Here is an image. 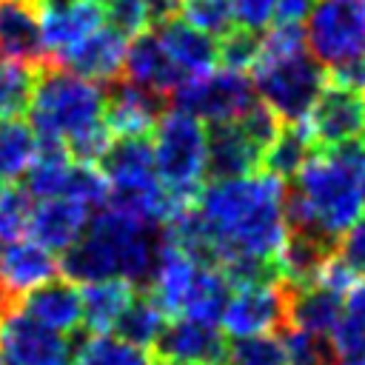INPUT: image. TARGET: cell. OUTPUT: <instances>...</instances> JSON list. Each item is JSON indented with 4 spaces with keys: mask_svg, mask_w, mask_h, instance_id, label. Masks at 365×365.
<instances>
[{
    "mask_svg": "<svg viewBox=\"0 0 365 365\" xmlns=\"http://www.w3.org/2000/svg\"><path fill=\"white\" fill-rule=\"evenodd\" d=\"M285 194L288 182L265 168L205 182L194 208L211 237L214 262L220 265L231 254L274 259L288 234Z\"/></svg>",
    "mask_w": 365,
    "mask_h": 365,
    "instance_id": "1",
    "label": "cell"
},
{
    "mask_svg": "<svg viewBox=\"0 0 365 365\" xmlns=\"http://www.w3.org/2000/svg\"><path fill=\"white\" fill-rule=\"evenodd\" d=\"M365 171V143L348 140L334 148H317L288 182L285 220L288 228L317 231L339 242V237L362 217L359 174Z\"/></svg>",
    "mask_w": 365,
    "mask_h": 365,
    "instance_id": "2",
    "label": "cell"
},
{
    "mask_svg": "<svg viewBox=\"0 0 365 365\" xmlns=\"http://www.w3.org/2000/svg\"><path fill=\"white\" fill-rule=\"evenodd\" d=\"M160 245V228L143 225L114 205L97 208L86 234L60 257V274L74 285L100 279H128L148 285Z\"/></svg>",
    "mask_w": 365,
    "mask_h": 365,
    "instance_id": "3",
    "label": "cell"
},
{
    "mask_svg": "<svg viewBox=\"0 0 365 365\" xmlns=\"http://www.w3.org/2000/svg\"><path fill=\"white\" fill-rule=\"evenodd\" d=\"M108 91L100 83H91L60 63L48 60L40 66L37 88L29 106V123L37 137L68 140L83 128L100 123L106 117Z\"/></svg>",
    "mask_w": 365,
    "mask_h": 365,
    "instance_id": "4",
    "label": "cell"
},
{
    "mask_svg": "<svg viewBox=\"0 0 365 365\" xmlns=\"http://www.w3.org/2000/svg\"><path fill=\"white\" fill-rule=\"evenodd\" d=\"M151 148L163 188L177 202H194L205 185V123L180 108H165L151 131Z\"/></svg>",
    "mask_w": 365,
    "mask_h": 365,
    "instance_id": "5",
    "label": "cell"
},
{
    "mask_svg": "<svg viewBox=\"0 0 365 365\" xmlns=\"http://www.w3.org/2000/svg\"><path fill=\"white\" fill-rule=\"evenodd\" d=\"M251 83L257 97L285 123L305 120L322 86L328 83L325 66L305 48L271 54L259 51V60L251 68Z\"/></svg>",
    "mask_w": 365,
    "mask_h": 365,
    "instance_id": "6",
    "label": "cell"
},
{
    "mask_svg": "<svg viewBox=\"0 0 365 365\" xmlns=\"http://www.w3.org/2000/svg\"><path fill=\"white\" fill-rule=\"evenodd\" d=\"M171 108H180L185 114H194L202 123H234L240 120L254 103H257V91L251 77H245V71H234V68H220V71H208L200 77H188L182 80L174 94L168 97Z\"/></svg>",
    "mask_w": 365,
    "mask_h": 365,
    "instance_id": "7",
    "label": "cell"
},
{
    "mask_svg": "<svg viewBox=\"0 0 365 365\" xmlns=\"http://www.w3.org/2000/svg\"><path fill=\"white\" fill-rule=\"evenodd\" d=\"M308 51L334 68L365 54V0H317L305 20Z\"/></svg>",
    "mask_w": 365,
    "mask_h": 365,
    "instance_id": "8",
    "label": "cell"
},
{
    "mask_svg": "<svg viewBox=\"0 0 365 365\" xmlns=\"http://www.w3.org/2000/svg\"><path fill=\"white\" fill-rule=\"evenodd\" d=\"M71 334H60L23 308L11 305L0 317V365H71Z\"/></svg>",
    "mask_w": 365,
    "mask_h": 365,
    "instance_id": "9",
    "label": "cell"
},
{
    "mask_svg": "<svg viewBox=\"0 0 365 365\" xmlns=\"http://www.w3.org/2000/svg\"><path fill=\"white\" fill-rule=\"evenodd\" d=\"M288 319V285L265 282V285H245L234 288L231 299L222 311V331L225 336H257L279 331Z\"/></svg>",
    "mask_w": 365,
    "mask_h": 365,
    "instance_id": "10",
    "label": "cell"
},
{
    "mask_svg": "<svg viewBox=\"0 0 365 365\" xmlns=\"http://www.w3.org/2000/svg\"><path fill=\"white\" fill-rule=\"evenodd\" d=\"M305 125L317 148H334L348 140H359L365 128V94L328 80L305 114Z\"/></svg>",
    "mask_w": 365,
    "mask_h": 365,
    "instance_id": "11",
    "label": "cell"
},
{
    "mask_svg": "<svg viewBox=\"0 0 365 365\" xmlns=\"http://www.w3.org/2000/svg\"><path fill=\"white\" fill-rule=\"evenodd\" d=\"M228 348L231 342L222 328L191 317H174L165 322L154 345L157 356L182 365H228Z\"/></svg>",
    "mask_w": 365,
    "mask_h": 365,
    "instance_id": "12",
    "label": "cell"
},
{
    "mask_svg": "<svg viewBox=\"0 0 365 365\" xmlns=\"http://www.w3.org/2000/svg\"><path fill=\"white\" fill-rule=\"evenodd\" d=\"M125 51H128V37L123 31H117L114 26H97L80 43H74L71 48L57 54L54 63H60L63 68H68L91 83L111 86V83L123 80Z\"/></svg>",
    "mask_w": 365,
    "mask_h": 365,
    "instance_id": "13",
    "label": "cell"
},
{
    "mask_svg": "<svg viewBox=\"0 0 365 365\" xmlns=\"http://www.w3.org/2000/svg\"><path fill=\"white\" fill-rule=\"evenodd\" d=\"M168 97L140 88L128 80H117L108 86L106 100V125L114 137H148L163 117Z\"/></svg>",
    "mask_w": 365,
    "mask_h": 365,
    "instance_id": "14",
    "label": "cell"
},
{
    "mask_svg": "<svg viewBox=\"0 0 365 365\" xmlns=\"http://www.w3.org/2000/svg\"><path fill=\"white\" fill-rule=\"evenodd\" d=\"M0 60L48 63L37 0H0Z\"/></svg>",
    "mask_w": 365,
    "mask_h": 365,
    "instance_id": "15",
    "label": "cell"
},
{
    "mask_svg": "<svg viewBox=\"0 0 365 365\" xmlns=\"http://www.w3.org/2000/svg\"><path fill=\"white\" fill-rule=\"evenodd\" d=\"M60 274V259L54 251L37 240H17L0 251V285L17 302L23 294L40 288Z\"/></svg>",
    "mask_w": 365,
    "mask_h": 365,
    "instance_id": "16",
    "label": "cell"
},
{
    "mask_svg": "<svg viewBox=\"0 0 365 365\" xmlns=\"http://www.w3.org/2000/svg\"><path fill=\"white\" fill-rule=\"evenodd\" d=\"M123 80L157 91L163 97H171L174 88L185 80L182 71L174 66V60L168 57L163 40L157 31H140L128 40V51H125V68H123Z\"/></svg>",
    "mask_w": 365,
    "mask_h": 365,
    "instance_id": "17",
    "label": "cell"
},
{
    "mask_svg": "<svg viewBox=\"0 0 365 365\" xmlns=\"http://www.w3.org/2000/svg\"><path fill=\"white\" fill-rule=\"evenodd\" d=\"M208 134V154H205V177L225 180L242 177L262 168V148L240 128V123H211Z\"/></svg>",
    "mask_w": 365,
    "mask_h": 365,
    "instance_id": "18",
    "label": "cell"
},
{
    "mask_svg": "<svg viewBox=\"0 0 365 365\" xmlns=\"http://www.w3.org/2000/svg\"><path fill=\"white\" fill-rule=\"evenodd\" d=\"M91 222V208L71 200V197H48L34 205L31 217V240L46 245L54 254L68 251L88 228Z\"/></svg>",
    "mask_w": 365,
    "mask_h": 365,
    "instance_id": "19",
    "label": "cell"
},
{
    "mask_svg": "<svg viewBox=\"0 0 365 365\" xmlns=\"http://www.w3.org/2000/svg\"><path fill=\"white\" fill-rule=\"evenodd\" d=\"M336 254V240L317 234V231H302V228H288L279 251H277V268L279 279L288 285H311L319 279L325 262Z\"/></svg>",
    "mask_w": 365,
    "mask_h": 365,
    "instance_id": "20",
    "label": "cell"
},
{
    "mask_svg": "<svg viewBox=\"0 0 365 365\" xmlns=\"http://www.w3.org/2000/svg\"><path fill=\"white\" fill-rule=\"evenodd\" d=\"M342 314H345V294H339L328 285H319V282L288 285V319H285V325L331 339Z\"/></svg>",
    "mask_w": 365,
    "mask_h": 365,
    "instance_id": "21",
    "label": "cell"
},
{
    "mask_svg": "<svg viewBox=\"0 0 365 365\" xmlns=\"http://www.w3.org/2000/svg\"><path fill=\"white\" fill-rule=\"evenodd\" d=\"M14 305L60 334H74L83 325V294L71 279H48L23 294Z\"/></svg>",
    "mask_w": 365,
    "mask_h": 365,
    "instance_id": "22",
    "label": "cell"
},
{
    "mask_svg": "<svg viewBox=\"0 0 365 365\" xmlns=\"http://www.w3.org/2000/svg\"><path fill=\"white\" fill-rule=\"evenodd\" d=\"M157 34L168 51V57L174 60V66L182 71V77H200V74H208L214 71V66L220 63V54H217V37L185 23L180 14L160 23L157 26Z\"/></svg>",
    "mask_w": 365,
    "mask_h": 365,
    "instance_id": "23",
    "label": "cell"
},
{
    "mask_svg": "<svg viewBox=\"0 0 365 365\" xmlns=\"http://www.w3.org/2000/svg\"><path fill=\"white\" fill-rule=\"evenodd\" d=\"M71 165H74V157L68 154V148H66L63 140L40 137L37 154H34L29 171L23 174V177H26V191H29L34 200L63 197Z\"/></svg>",
    "mask_w": 365,
    "mask_h": 365,
    "instance_id": "24",
    "label": "cell"
},
{
    "mask_svg": "<svg viewBox=\"0 0 365 365\" xmlns=\"http://www.w3.org/2000/svg\"><path fill=\"white\" fill-rule=\"evenodd\" d=\"M83 325L94 334H111L117 317L137 294V285L120 277L83 285Z\"/></svg>",
    "mask_w": 365,
    "mask_h": 365,
    "instance_id": "25",
    "label": "cell"
},
{
    "mask_svg": "<svg viewBox=\"0 0 365 365\" xmlns=\"http://www.w3.org/2000/svg\"><path fill=\"white\" fill-rule=\"evenodd\" d=\"M231 299V282L228 277L220 271V265H208L202 262L191 279V288L182 299V308L177 317H191L200 322H211L220 325L222 311Z\"/></svg>",
    "mask_w": 365,
    "mask_h": 365,
    "instance_id": "26",
    "label": "cell"
},
{
    "mask_svg": "<svg viewBox=\"0 0 365 365\" xmlns=\"http://www.w3.org/2000/svg\"><path fill=\"white\" fill-rule=\"evenodd\" d=\"M317 151V143L305 125V120L297 123H285L279 128V134L274 137V143L265 148L262 154V168L277 174L279 180L291 182L297 177V171L308 163V157Z\"/></svg>",
    "mask_w": 365,
    "mask_h": 365,
    "instance_id": "27",
    "label": "cell"
},
{
    "mask_svg": "<svg viewBox=\"0 0 365 365\" xmlns=\"http://www.w3.org/2000/svg\"><path fill=\"white\" fill-rule=\"evenodd\" d=\"M165 317L168 314L160 308V302L148 291H140L137 288V294L131 297V302L117 317L111 334H117L120 339H125V342L148 351V348L157 345V339H160V334H163V328L168 322Z\"/></svg>",
    "mask_w": 365,
    "mask_h": 365,
    "instance_id": "28",
    "label": "cell"
},
{
    "mask_svg": "<svg viewBox=\"0 0 365 365\" xmlns=\"http://www.w3.org/2000/svg\"><path fill=\"white\" fill-rule=\"evenodd\" d=\"M71 365H151L145 348H137L117 334H94L88 331L71 354Z\"/></svg>",
    "mask_w": 365,
    "mask_h": 365,
    "instance_id": "29",
    "label": "cell"
},
{
    "mask_svg": "<svg viewBox=\"0 0 365 365\" xmlns=\"http://www.w3.org/2000/svg\"><path fill=\"white\" fill-rule=\"evenodd\" d=\"M37 143L40 137L31 123L20 117L0 120V180H20L37 154Z\"/></svg>",
    "mask_w": 365,
    "mask_h": 365,
    "instance_id": "30",
    "label": "cell"
},
{
    "mask_svg": "<svg viewBox=\"0 0 365 365\" xmlns=\"http://www.w3.org/2000/svg\"><path fill=\"white\" fill-rule=\"evenodd\" d=\"M37 74L40 66L0 60V120L23 117L29 111L37 88Z\"/></svg>",
    "mask_w": 365,
    "mask_h": 365,
    "instance_id": "31",
    "label": "cell"
},
{
    "mask_svg": "<svg viewBox=\"0 0 365 365\" xmlns=\"http://www.w3.org/2000/svg\"><path fill=\"white\" fill-rule=\"evenodd\" d=\"M336 354H365V279L345 294V314L331 334Z\"/></svg>",
    "mask_w": 365,
    "mask_h": 365,
    "instance_id": "32",
    "label": "cell"
},
{
    "mask_svg": "<svg viewBox=\"0 0 365 365\" xmlns=\"http://www.w3.org/2000/svg\"><path fill=\"white\" fill-rule=\"evenodd\" d=\"M37 200L26 191V185H9L0 191V242H17L29 234Z\"/></svg>",
    "mask_w": 365,
    "mask_h": 365,
    "instance_id": "33",
    "label": "cell"
},
{
    "mask_svg": "<svg viewBox=\"0 0 365 365\" xmlns=\"http://www.w3.org/2000/svg\"><path fill=\"white\" fill-rule=\"evenodd\" d=\"M63 197H71L88 208H103V205H108L111 185H108V177L103 174V168L97 163H77L74 160Z\"/></svg>",
    "mask_w": 365,
    "mask_h": 365,
    "instance_id": "34",
    "label": "cell"
},
{
    "mask_svg": "<svg viewBox=\"0 0 365 365\" xmlns=\"http://www.w3.org/2000/svg\"><path fill=\"white\" fill-rule=\"evenodd\" d=\"M259 51H262V31L231 26L225 34L217 37V54L222 68H234V71L254 68V63L259 60Z\"/></svg>",
    "mask_w": 365,
    "mask_h": 365,
    "instance_id": "35",
    "label": "cell"
},
{
    "mask_svg": "<svg viewBox=\"0 0 365 365\" xmlns=\"http://www.w3.org/2000/svg\"><path fill=\"white\" fill-rule=\"evenodd\" d=\"M279 331H282L279 339H282L288 365H331L334 362L336 351L328 336L308 334V331H299L291 325H282Z\"/></svg>",
    "mask_w": 365,
    "mask_h": 365,
    "instance_id": "36",
    "label": "cell"
},
{
    "mask_svg": "<svg viewBox=\"0 0 365 365\" xmlns=\"http://www.w3.org/2000/svg\"><path fill=\"white\" fill-rule=\"evenodd\" d=\"M228 365H288L282 339L274 334L237 336L228 348Z\"/></svg>",
    "mask_w": 365,
    "mask_h": 365,
    "instance_id": "37",
    "label": "cell"
},
{
    "mask_svg": "<svg viewBox=\"0 0 365 365\" xmlns=\"http://www.w3.org/2000/svg\"><path fill=\"white\" fill-rule=\"evenodd\" d=\"M180 17L214 37L225 34L234 26L231 0H180Z\"/></svg>",
    "mask_w": 365,
    "mask_h": 365,
    "instance_id": "38",
    "label": "cell"
},
{
    "mask_svg": "<svg viewBox=\"0 0 365 365\" xmlns=\"http://www.w3.org/2000/svg\"><path fill=\"white\" fill-rule=\"evenodd\" d=\"M111 143H114V134H111V128L106 125V120H100V123L83 128L80 134L68 137V140H66V148H68V154H71L77 163H97V165H100L103 157H106V151L111 148Z\"/></svg>",
    "mask_w": 365,
    "mask_h": 365,
    "instance_id": "39",
    "label": "cell"
},
{
    "mask_svg": "<svg viewBox=\"0 0 365 365\" xmlns=\"http://www.w3.org/2000/svg\"><path fill=\"white\" fill-rule=\"evenodd\" d=\"M103 14H106L108 26H114L117 31H123L128 40L151 26L145 0H111V3H106V11Z\"/></svg>",
    "mask_w": 365,
    "mask_h": 365,
    "instance_id": "40",
    "label": "cell"
},
{
    "mask_svg": "<svg viewBox=\"0 0 365 365\" xmlns=\"http://www.w3.org/2000/svg\"><path fill=\"white\" fill-rule=\"evenodd\" d=\"M237 123H240V128H242V131H245L262 151L274 143V137H277L279 128H282V120H279V117H277L259 97H257V103H254Z\"/></svg>",
    "mask_w": 365,
    "mask_h": 365,
    "instance_id": "41",
    "label": "cell"
},
{
    "mask_svg": "<svg viewBox=\"0 0 365 365\" xmlns=\"http://www.w3.org/2000/svg\"><path fill=\"white\" fill-rule=\"evenodd\" d=\"M274 6L277 0H231V17L234 26L265 31L274 23Z\"/></svg>",
    "mask_w": 365,
    "mask_h": 365,
    "instance_id": "42",
    "label": "cell"
},
{
    "mask_svg": "<svg viewBox=\"0 0 365 365\" xmlns=\"http://www.w3.org/2000/svg\"><path fill=\"white\" fill-rule=\"evenodd\" d=\"M339 257L351 265L356 277H365V217H359L339 240Z\"/></svg>",
    "mask_w": 365,
    "mask_h": 365,
    "instance_id": "43",
    "label": "cell"
},
{
    "mask_svg": "<svg viewBox=\"0 0 365 365\" xmlns=\"http://www.w3.org/2000/svg\"><path fill=\"white\" fill-rule=\"evenodd\" d=\"M328 71H331V80L334 83L348 86V88H356V91H365V54L362 57L342 60L339 66H334Z\"/></svg>",
    "mask_w": 365,
    "mask_h": 365,
    "instance_id": "44",
    "label": "cell"
},
{
    "mask_svg": "<svg viewBox=\"0 0 365 365\" xmlns=\"http://www.w3.org/2000/svg\"><path fill=\"white\" fill-rule=\"evenodd\" d=\"M314 3L317 0H277V6H274V23L299 26L302 20H308Z\"/></svg>",
    "mask_w": 365,
    "mask_h": 365,
    "instance_id": "45",
    "label": "cell"
},
{
    "mask_svg": "<svg viewBox=\"0 0 365 365\" xmlns=\"http://www.w3.org/2000/svg\"><path fill=\"white\" fill-rule=\"evenodd\" d=\"M145 9L151 17V26H160L180 14V0H145Z\"/></svg>",
    "mask_w": 365,
    "mask_h": 365,
    "instance_id": "46",
    "label": "cell"
},
{
    "mask_svg": "<svg viewBox=\"0 0 365 365\" xmlns=\"http://www.w3.org/2000/svg\"><path fill=\"white\" fill-rule=\"evenodd\" d=\"M331 365H365V354H336Z\"/></svg>",
    "mask_w": 365,
    "mask_h": 365,
    "instance_id": "47",
    "label": "cell"
},
{
    "mask_svg": "<svg viewBox=\"0 0 365 365\" xmlns=\"http://www.w3.org/2000/svg\"><path fill=\"white\" fill-rule=\"evenodd\" d=\"M151 365H182V362H171V359H163V356H157V359H151Z\"/></svg>",
    "mask_w": 365,
    "mask_h": 365,
    "instance_id": "48",
    "label": "cell"
},
{
    "mask_svg": "<svg viewBox=\"0 0 365 365\" xmlns=\"http://www.w3.org/2000/svg\"><path fill=\"white\" fill-rule=\"evenodd\" d=\"M359 188H362V202H365V171L359 174Z\"/></svg>",
    "mask_w": 365,
    "mask_h": 365,
    "instance_id": "49",
    "label": "cell"
},
{
    "mask_svg": "<svg viewBox=\"0 0 365 365\" xmlns=\"http://www.w3.org/2000/svg\"><path fill=\"white\" fill-rule=\"evenodd\" d=\"M91 3H97V6H100V3H111V0H91Z\"/></svg>",
    "mask_w": 365,
    "mask_h": 365,
    "instance_id": "50",
    "label": "cell"
},
{
    "mask_svg": "<svg viewBox=\"0 0 365 365\" xmlns=\"http://www.w3.org/2000/svg\"><path fill=\"white\" fill-rule=\"evenodd\" d=\"M3 294H6V291H3V285H0V297H3ZM6 297H9V294H6Z\"/></svg>",
    "mask_w": 365,
    "mask_h": 365,
    "instance_id": "51",
    "label": "cell"
},
{
    "mask_svg": "<svg viewBox=\"0 0 365 365\" xmlns=\"http://www.w3.org/2000/svg\"><path fill=\"white\" fill-rule=\"evenodd\" d=\"M362 143H365V128H362Z\"/></svg>",
    "mask_w": 365,
    "mask_h": 365,
    "instance_id": "52",
    "label": "cell"
},
{
    "mask_svg": "<svg viewBox=\"0 0 365 365\" xmlns=\"http://www.w3.org/2000/svg\"><path fill=\"white\" fill-rule=\"evenodd\" d=\"M0 191H3V185H0Z\"/></svg>",
    "mask_w": 365,
    "mask_h": 365,
    "instance_id": "53",
    "label": "cell"
}]
</instances>
